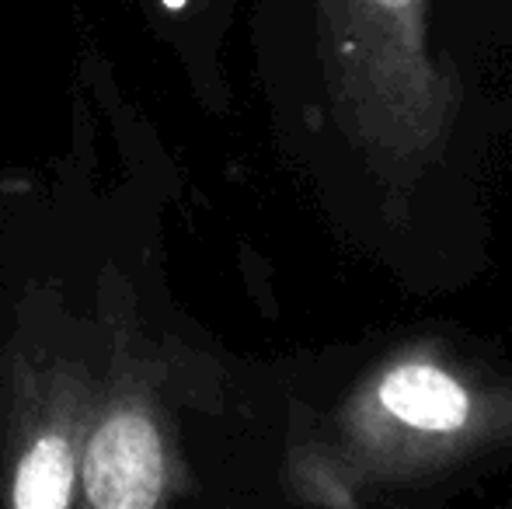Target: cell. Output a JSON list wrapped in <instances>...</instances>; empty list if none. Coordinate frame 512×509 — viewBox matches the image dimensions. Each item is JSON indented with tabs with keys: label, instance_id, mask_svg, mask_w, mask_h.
I'll list each match as a JSON object with an SVG mask.
<instances>
[{
	"label": "cell",
	"instance_id": "3",
	"mask_svg": "<svg viewBox=\"0 0 512 509\" xmlns=\"http://www.w3.org/2000/svg\"><path fill=\"white\" fill-rule=\"evenodd\" d=\"M199 489L182 450L164 370L140 346L133 325L108 342L95 408L81 450V503L95 509H161Z\"/></svg>",
	"mask_w": 512,
	"mask_h": 509
},
{
	"label": "cell",
	"instance_id": "6",
	"mask_svg": "<svg viewBox=\"0 0 512 509\" xmlns=\"http://www.w3.org/2000/svg\"><path fill=\"white\" fill-rule=\"evenodd\" d=\"M157 7H161L168 18H182L185 11H203V7H209L213 0H154Z\"/></svg>",
	"mask_w": 512,
	"mask_h": 509
},
{
	"label": "cell",
	"instance_id": "2",
	"mask_svg": "<svg viewBox=\"0 0 512 509\" xmlns=\"http://www.w3.org/2000/svg\"><path fill=\"white\" fill-rule=\"evenodd\" d=\"M429 11L432 0H314L331 116L387 203H405L443 161L464 109Z\"/></svg>",
	"mask_w": 512,
	"mask_h": 509
},
{
	"label": "cell",
	"instance_id": "1",
	"mask_svg": "<svg viewBox=\"0 0 512 509\" xmlns=\"http://www.w3.org/2000/svg\"><path fill=\"white\" fill-rule=\"evenodd\" d=\"M324 436L359 499L429 489L512 450V374L446 339H411L349 387Z\"/></svg>",
	"mask_w": 512,
	"mask_h": 509
},
{
	"label": "cell",
	"instance_id": "4",
	"mask_svg": "<svg viewBox=\"0 0 512 509\" xmlns=\"http://www.w3.org/2000/svg\"><path fill=\"white\" fill-rule=\"evenodd\" d=\"M98 377L70 356L14 342L0 360V506H81V450Z\"/></svg>",
	"mask_w": 512,
	"mask_h": 509
},
{
	"label": "cell",
	"instance_id": "5",
	"mask_svg": "<svg viewBox=\"0 0 512 509\" xmlns=\"http://www.w3.org/2000/svg\"><path fill=\"white\" fill-rule=\"evenodd\" d=\"M283 492L290 503L324 509H359V489L349 468L317 426L297 429L283 457Z\"/></svg>",
	"mask_w": 512,
	"mask_h": 509
}]
</instances>
